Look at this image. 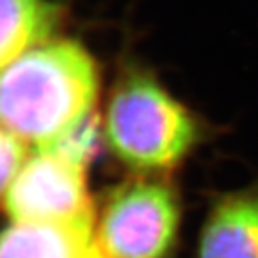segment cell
I'll use <instances>...</instances> for the list:
<instances>
[{
    "label": "cell",
    "instance_id": "1",
    "mask_svg": "<svg viewBox=\"0 0 258 258\" xmlns=\"http://www.w3.org/2000/svg\"><path fill=\"white\" fill-rule=\"evenodd\" d=\"M101 76L72 39L52 37L0 74V124L32 149L50 148L96 121Z\"/></svg>",
    "mask_w": 258,
    "mask_h": 258
},
{
    "label": "cell",
    "instance_id": "2",
    "mask_svg": "<svg viewBox=\"0 0 258 258\" xmlns=\"http://www.w3.org/2000/svg\"><path fill=\"white\" fill-rule=\"evenodd\" d=\"M102 138L117 161L146 176L176 169L203 138V126L151 72H124L102 116Z\"/></svg>",
    "mask_w": 258,
    "mask_h": 258
},
{
    "label": "cell",
    "instance_id": "3",
    "mask_svg": "<svg viewBox=\"0 0 258 258\" xmlns=\"http://www.w3.org/2000/svg\"><path fill=\"white\" fill-rule=\"evenodd\" d=\"M97 143L96 121L50 148L32 149L2 200L10 221L94 226L87 163Z\"/></svg>",
    "mask_w": 258,
    "mask_h": 258
},
{
    "label": "cell",
    "instance_id": "4",
    "mask_svg": "<svg viewBox=\"0 0 258 258\" xmlns=\"http://www.w3.org/2000/svg\"><path fill=\"white\" fill-rule=\"evenodd\" d=\"M181 226L178 195L166 181L143 176L112 191L94 230L106 258H166Z\"/></svg>",
    "mask_w": 258,
    "mask_h": 258
},
{
    "label": "cell",
    "instance_id": "5",
    "mask_svg": "<svg viewBox=\"0 0 258 258\" xmlns=\"http://www.w3.org/2000/svg\"><path fill=\"white\" fill-rule=\"evenodd\" d=\"M196 258H258V191L216 201L201 226Z\"/></svg>",
    "mask_w": 258,
    "mask_h": 258
},
{
    "label": "cell",
    "instance_id": "6",
    "mask_svg": "<svg viewBox=\"0 0 258 258\" xmlns=\"http://www.w3.org/2000/svg\"><path fill=\"white\" fill-rule=\"evenodd\" d=\"M94 226L10 221L0 231V258H89Z\"/></svg>",
    "mask_w": 258,
    "mask_h": 258
},
{
    "label": "cell",
    "instance_id": "7",
    "mask_svg": "<svg viewBox=\"0 0 258 258\" xmlns=\"http://www.w3.org/2000/svg\"><path fill=\"white\" fill-rule=\"evenodd\" d=\"M62 9L54 0H0V74L35 45L55 37Z\"/></svg>",
    "mask_w": 258,
    "mask_h": 258
},
{
    "label": "cell",
    "instance_id": "8",
    "mask_svg": "<svg viewBox=\"0 0 258 258\" xmlns=\"http://www.w3.org/2000/svg\"><path fill=\"white\" fill-rule=\"evenodd\" d=\"M29 144L0 124V201L29 158Z\"/></svg>",
    "mask_w": 258,
    "mask_h": 258
},
{
    "label": "cell",
    "instance_id": "9",
    "mask_svg": "<svg viewBox=\"0 0 258 258\" xmlns=\"http://www.w3.org/2000/svg\"><path fill=\"white\" fill-rule=\"evenodd\" d=\"M89 258H106L104 255H102V251L97 248V245L94 246V250H92V253H91V256Z\"/></svg>",
    "mask_w": 258,
    "mask_h": 258
}]
</instances>
